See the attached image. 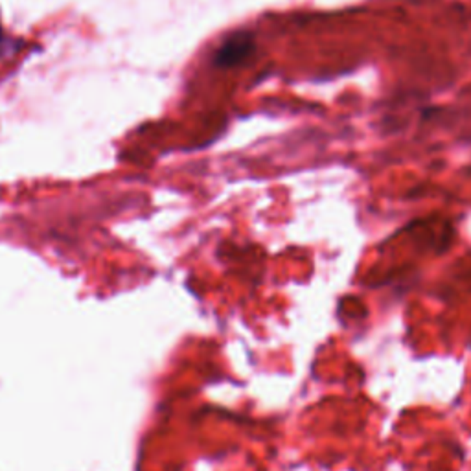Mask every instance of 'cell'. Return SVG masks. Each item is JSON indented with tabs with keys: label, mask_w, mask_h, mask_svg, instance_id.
<instances>
[{
	"label": "cell",
	"mask_w": 471,
	"mask_h": 471,
	"mask_svg": "<svg viewBox=\"0 0 471 471\" xmlns=\"http://www.w3.org/2000/svg\"><path fill=\"white\" fill-rule=\"evenodd\" d=\"M251 52V42L247 37H238V39H232L225 44V47L220 50V63L225 65H232L236 61H241V59L245 58L247 53Z\"/></svg>",
	"instance_id": "6da1fadb"
},
{
	"label": "cell",
	"mask_w": 471,
	"mask_h": 471,
	"mask_svg": "<svg viewBox=\"0 0 471 471\" xmlns=\"http://www.w3.org/2000/svg\"><path fill=\"white\" fill-rule=\"evenodd\" d=\"M0 37H2V35H0Z\"/></svg>",
	"instance_id": "7a4b0ae2"
}]
</instances>
